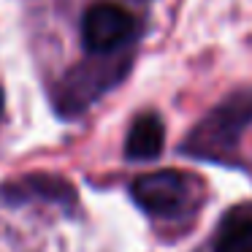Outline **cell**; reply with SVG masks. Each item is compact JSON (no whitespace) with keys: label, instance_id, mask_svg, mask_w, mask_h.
Listing matches in <instances>:
<instances>
[{"label":"cell","instance_id":"cell-1","mask_svg":"<svg viewBox=\"0 0 252 252\" xmlns=\"http://www.w3.org/2000/svg\"><path fill=\"white\" fill-rule=\"evenodd\" d=\"M82 46L90 55H114L133 44L138 22L127 8L117 3H98L82 17Z\"/></svg>","mask_w":252,"mask_h":252},{"label":"cell","instance_id":"cell-6","mask_svg":"<svg viewBox=\"0 0 252 252\" xmlns=\"http://www.w3.org/2000/svg\"><path fill=\"white\" fill-rule=\"evenodd\" d=\"M3 109H6V98H3V90H0V117H3Z\"/></svg>","mask_w":252,"mask_h":252},{"label":"cell","instance_id":"cell-5","mask_svg":"<svg viewBox=\"0 0 252 252\" xmlns=\"http://www.w3.org/2000/svg\"><path fill=\"white\" fill-rule=\"evenodd\" d=\"M214 252H252V220H230L220 230Z\"/></svg>","mask_w":252,"mask_h":252},{"label":"cell","instance_id":"cell-4","mask_svg":"<svg viewBox=\"0 0 252 252\" xmlns=\"http://www.w3.org/2000/svg\"><path fill=\"white\" fill-rule=\"evenodd\" d=\"M165 127L158 114H141L130 125L125 138V158L127 160H155L163 152Z\"/></svg>","mask_w":252,"mask_h":252},{"label":"cell","instance_id":"cell-3","mask_svg":"<svg viewBox=\"0 0 252 252\" xmlns=\"http://www.w3.org/2000/svg\"><path fill=\"white\" fill-rule=\"evenodd\" d=\"M247 122H252V93H239L209 117L206 127L201 125V133L206 136L203 144H233Z\"/></svg>","mask_w":252,"mask_h":252},{"label":"cell","instance_id":"cell-2","mask_svg":"<svg viewBox=\"0 0 252 252\" xmlns=\"http://www.w3.org/2000/svg\"><path fill=\"white\" fill-rule=\"evenodd\" d=\"M130 195L152 217H179L192 203V185L179 171H155L144 174L130 185Z\"/></svg>","mask_w":252,"mask_h":252}]
</instances>
